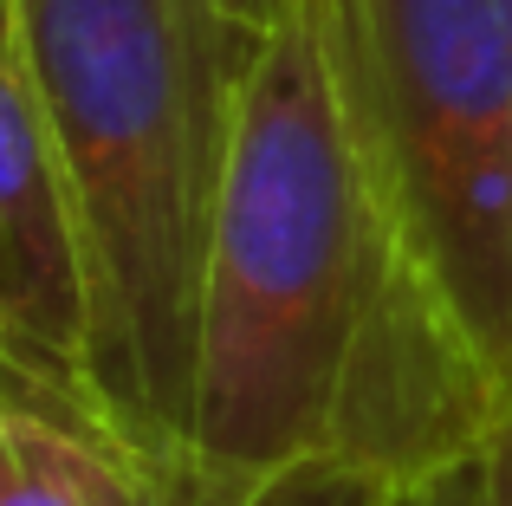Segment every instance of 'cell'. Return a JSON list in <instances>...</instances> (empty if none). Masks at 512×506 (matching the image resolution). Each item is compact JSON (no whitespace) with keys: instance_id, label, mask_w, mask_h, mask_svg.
Here are the masks:
<instances>
[{"instance_id":"obj_1","label":"cell","mask_w":512,"mask_h":506,"mask_svg":"<svg viewBox=\"0 0 512 506\" xmlns=\"http://www.w3.org/2000/svg\"><path fill=\"white\" fill-rule=\"evenodd\" d=\"M500 409L409 247L344 0H305L240 78L182 461L234 481L344 468L409 487Z\"/></svg>"},{"instance_id":"obj_2","label":"cell","mask_w":512,"mask_h":506,"mask_svg":"<svg viewBox=\"0 0 512 506\" xmlns=\"http://www.w3.org/2000/svg\"><path fill=\"white\" fill-rule=\"evenodd\" d=\"M85 247V403L150 468L188 455L214 215L260 39L227 0H13Z\"/></svg>"},{"instance_id":"obj_3","label":"cell","mask_w":512,"mask_h":506,"mask_svg":"<svg viewBox=\"0 0 512 506\" xmlns=\"http://www.w3.org/2000/svg\"><path fill=\"white\" fill-rule=\"evenodd\" d=\"M402 228L512 403V0H344Z\"/></svg>"},{"instance_id":"obj_4","label":"cell","mask_w":512,"mask_h":506,"mask_svg":"<svg viewBox=\"0 0 512 506\" xmlns=\"http://www.w3.org/2000/svg\"><path fill=\"white\" fill-rule=\"evenodd\" d=\"M85 351V247L13 0H0V357L26 383L85 403Z\"/></svg>"},{"instance_id":"obj_5","label":"cell","mask_w":512,"mask_h":506,"mask_svg":"<svg viewBox=\"0 0 512 506\" xmlns=\"http://www.w3.org/2000/svg\"><path fill=\"white\" fill-rule=\"evenodd\" d=\"M0 506H156V468L91 403L0 370Z\"/></svg>"},{"instance_id":"obj_6","label":"cell","mask_w":512,"mask_h":506,"mask_svg":"<svg viewBox=\"0 0 512 506\" xmlns=\"http://www.w3.org/2000/svg\"><path fill=\"white\" fill-rule=\"evenodd\" d=\"M396 487L344 468H299L273 481H234L208 474L195 461H163L156 468V506H389Z\"/></svg>"},{"instance_id":"obj_7","label":"cell","mask_w":512,"mask_h":506,"mask_svg":"<svg viewBox=\"0 0 512 506\" xmlns=\"http://www.w3.org/2000/svg\"><path fill=\"white\" fill-rule=\"evenodd\" d=\"M389 506H512V403L480 429V442L467 455L396 487Z\"/></svg>"},{"instance_id":"obj_8","label":"cell","mask_w":512,"mask_h":506,"mask_svg":"<svg viewBox=\"0 0 512 506\" xmlns=\"http://www.w3.org/2000/svg\"><path fill=\"white\" fill-rule=\"evenodd\" d=\"M299 7H305V0H227V13H234V20L247 26L253 39H266V33H273L279 20H292Z\"/></svg>"}]
</instances>
